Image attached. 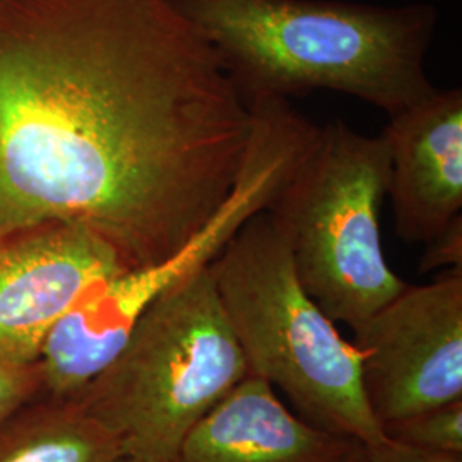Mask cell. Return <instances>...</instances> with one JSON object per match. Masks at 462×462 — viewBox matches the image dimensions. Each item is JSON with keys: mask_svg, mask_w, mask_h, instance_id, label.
Wrapping results in <instances>:
<instances>
[{"mask_svg": "<svg viewBox=\"0 0 462 462\" xmlns=\"http://www.w3.org/2000/svg\"><path fill=\"white\" fill-rule=\"evenodd\" d=\"M389 175L391 152L382 134L329 122L265 211L307 295L351 330L408 284L387 264L380 242Z\"/></svg>", "mask_w": 462, "mask_h": 462, "instance_id": "5", "label": "cell"}, {"mask_svg": "<svg viewBox=\"0 0 462 462\" xmlns=\"http://www.w3.org/2000/svg\"><path fill=\"white\" fill-rule=\"evenodd\" d=\"M248 375L206 265L151 303L116 360L72 401L124 454L175 462L187 435Z\"/></svg>", "mask_w": 462, "mask_h": 462, "instance_id": "4", "label": "cell"}, {"mask_svg": "<svg viewBox=\"0 0 462 462\" xmlns=\"http://www.w3.org/2000/svg\"><path fill=\"white\" fill-rule=\"evenodd\" d=\"M360 446L305 421L248 375L187 435L175 462H347Z\"/></svg>", "mask_w": 462, "mask_h": 462, "instance_id": "10", "label": "cell"}, {"mask_svg": "<svg viewBox=\"0 0 462 462\" xmlns=\"http://www.w3.org/2000/svg\"><path fill=\"white\" fill-rule=\"evenodd\" d=\"M312 139L310 127L286 110L257 112L240 175L213 217L165 261L99 281L51 328L38 360L43 394L74 399L97 379L156 298L211 264L248 219L267 211Z\"/></svg>", "mask_w": 462, "mask_h": 462, "instance_id": "6", "label": "cell"}, {"mask_svg": "<svg viewBox=\"0 0 462 462\" xmlns=\"http://www.w3.org/2000/svg\"><path fill=\"white\" fill-rule=\"evenodd\" d=\"M364 452L365 462H462L461 454L423 450L399 444L387 437L379 444L364 446Z\"/></svg>", "mask_w": 462, "mask_h": 462, "instance_id": "15", "label": "cell"}, {"mask_svg": "<svg viewBox=\"0 0 462 462\" xmlns=\"http://www.w3.org/2000/svg\"><path fill=\"white\" fill-rule=\"evenodd\" d=\"M247 101L341 93L385 116L427 98L437 28L429 4L175 0Z\"/></svg>", "mask_w": 462, "mask_h": 462, "instance_id": "2", "label": "cell"}, {"mask_svg": "<svg viewBox=\"0 0 462 462\" xmlns=\"http://www.w3.org/2000/svg\"><path fill=\"white\" fill-rule=\"evenodd\" d=\"M387 196L397 236L427 245L462 216V89L435 88L389 116Z\"/></svg>", "mask_w": 462, "mask_h": 462, "instance_id": "9", "label": "cell"}, {"mask_svg": "<svg viewBox=\"0 0 462 462\" xmlns=\"http://www.w3.org/2000/svg\"><path fill=\"white\" fill-rule=\"evenodd\" d=\"M382 431L404 446L462 456V399L399 420Z\"/></svg>", "mask_w": 462, "mask_h": 462, "instance_id": "12", "label": "cell"}, {"mask_svg": "<svg viewBox=\"0 0 462 462\" xmlns=\"http://www.w3.org/2000/svg\"><path fill=\"white\" fill-rule=\"evenodd\" d=\"M116 437L72 399L42 394L0 423V462H110Z\"/></svg>", "mask_w": 462, "mask_h": 462, "instance_id": "11", "label": "cell"}, {"mask_svg": "<svg viewBox=\"0 0 462 462\" xmlns=\"http://www.w3.org/2000/svg\"><path fill=\"white\" fill-rule=\"evenodd\" d=\"M43 394L40 364H0V423L17 408Z\"/></svg>", "mask_w": 462, "mask_h": 462, "instance_id": "13", "label": "cell"}, {"mask_svg": "<svg viewBox=\"0 0 462 462\" xmlns=\"http://www.w3.org/2000/svg\"><path fill=\"white\" fill-rule=\"evenodd\" d=\"M252 108L175 0H0V233L60 221L125 269L230 196Z\"/></svg>", "mask_w": 462, "mask_h": 462, "instance_id": "1", "label": "cell"}, {"mask_svg": "<svg viewBox=\"0 0 462 462\" xmlns=\"http://www.w3.org/2000/svg\"><path fill=\"white\" fill-rule=\"evenodd\" d=\"M420 263V273H429L439 267H462V216L450 223L437 238L425 245Z\"/></svg>", "mask_w": 462, "mask_h": 462, "instance_id": "14", "label": "cell"}, {"mask_svg": "<svg viewBox=\"0 0 462 462\" xmlns=\"http://www.w3.org/2000/svg\"><path fill=\"white\" fill-rule=\"evenodd\" d=\"M110 462H154L148 461V459H143V457H135V456H129V454H122V456H118L116 457L114 461Z\"/></svg>", "mask_w": 462, "mask_h": 462, "instance_id": "16", "label": "cell"}, {"mask_svg": "<svg viewBox=\"0 0 462 462\" xmlns=\"http://www.w3.org/2000/svg\"><path fill=\"white\" fill-rule=\"evenodd\" d=\"M365 399L380 429L462 399V271L406 284L353 329Z\"/></svg>", "mask_w": 462, "mask_h": 462, "instance_id": "7", "label": "cell"}, {"mask_svg": "<svg viewBox=\"0 0 462 462\" xmlns=\"http://www.w3.org/2000/svg\"><path fill=\"white\" fill-rule=\"evenodd\" d=\"M124 269L95 233L70 223L0 233V364H36L51 328Z\"/></svg>", "mask_w": 462, "mask_h": 462, "instance_id": "8", "label": "cell"}, {"mask_svg": "<svg viewBox=\"0 0 462 462\" xmlns=\"http://www.w3.org/2000/svg\"><path fill=\"white\" fill-rule=\"evenodd\" d=\"M209 267L250 375L319 429L362 446L385 439L365 399L356 347L300 284L271 216L248 219Z\"/></svg>", "mask_w": 462, "mask_h": 462, "instance_id": "3", "label": "cell"}, {"mask_svg": "<svg viewBox=\"0 0 462 462\" xmlns=\"http://www.w3.org/2000/svg\"><path fill=\"white\" fill-rule=\"evenodd\" d=\"M347 462H365L364 446L358 447V448L355 450V454L347 459Z\"/></svg>", "mask_w": 462, "mask_h": 462, "instance_id": "17", "label": "cell"}]
</instances>
